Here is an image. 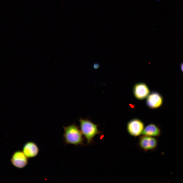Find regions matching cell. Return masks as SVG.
I'll use <instances>...</instances> for the list:
<instances>
[{
    "label": "cell",
    "mask_w": 183,
    "mask_h": 183,
    "mask_svg": "<svg viewBox=\"0 0 183 183\" xmlns=\"http://www.w3.org/2000/svg\"><path fill=\"white\" fill-rule=\"evenodd\" d=\"M180 68L181 71L183 73V62L181 63V64Z\"/></svg>",
    "instance_id": "8fae6325"
},
{
    "label": "cell",
    "mask_w": 183,
    "mask_h": 183,
    "mask_svg": "<svg viewBox=\"0 0 183 183\" xmlns=\"http://www.w3.org/2000/svg\"><path fill=\"white\" fill-rule=\"evenodd\" d=\"M144 128L143 123L137 118H134L127 123V129L128 133L131 136L136 137L141 135Z\"/></svg>",
    "instance_id": "3957f363"
},
{
    "label": "cell",
    "mask_w": 183,
    "mask_h": 183,
    "mask_svg": "<svg viewBox=\"0 0 183 183\" xmlns=\"http://www.w3.org/2000/svg\"><path fill=\"white\" fill-rule=\"evenodd\" d=\"M100 65L98 63H95L94 64L93 67L94 69H97L100 67Z\"/></svg>",
    "instance_id": "30bf717a"
},
{
    "label": "cell",
    "mask_w": 183,
    "mask_h": 183,
    "mask_svg": "<svg viewBox=\"0 0 183 183\" xmlns=\"http://www.w3.org/2000/svg\"><path fill=\"white\" fill-rule=\"evenodd\" d=\"M11 161L15 167L19 169L24 168L28 163V158L23 151L20 150L16 151L13 153Z\"/></svg>",
    "instance_id": "5b68a950"
},
{
    "label": "cell",
    "mask_w": 183,
    "mask_h": 183,
    "mask_svg": "<svg viewBox=\"0 0 183 183\" xmlns=\"http://www.w3.org/2000/svg\"><path fill=\"white\" fill-rule=\"evenodd\" d=\"M163 102L162 97L157 92H152L149 93L147 97L146 104L149 108L151 109L159 107L162 105Z\"/></svg>",
    "instance_id": "8992f818"
},
{
    "label": "cell",
    "mask_w": 183,
    "mask_h": 183,
    "mask_svg": "<svg viewBox=\"0 0 183 183\" xmlns=\"http://www.w3.org/2000/svg\"><path fill=\"white\" fill-rule=\"evenodd\" d=\"M139 144L144 151L152 150L157 148L158 141L154 137L142 135L139 137Z\"/></svg>",
    "instance_id": "277c9868"
},
{
    "label": "cell",
    "mask_w": 183,
    "mask_h": 183,
    "mask_svg": "<svg viewBox=\"0 0 183 183\" xmlns=\"http://www.w3.org/2000/svg\"><path fill=\"white\" fill-rule=\"evenodd\" d=\"M22 150L28 158H32L36 157L38 155L39 149L38 145L35 142L29 141L24 144Z\"/></svg>",
    "instance_id": "ba28073f"
},
{
    "label": "cell",
    "mask_w": 183,
    "mask_h": 183,
    "mask_svg": "<svg viewBox=\"0 0 183 183\" xmlns=\"http://www.w3.org/2000/svg\"><path fill=\"white\" fill-rule=\"evenodd\" d=\"M63 127L64 131L63 135L65 144L84 145V139L82 133L74 123L67 127Z\"/></svg>",
    "instance_id": "6da1fadb"
},
{
    "label": "cell",
    "mask_w": 183,
    "mask_h": 183,
    "mask_svg": "<svg viewBox=\"0 0 183 183\" xmlns=\"http://www.w3.org/2000/svg\"><path fill=\"white\" fill-rule=\"evenodd\" d=\"M79 121L81 131L86 139L87 144H91L94 142V137L102 133L101 131L98 130V125L88 119L80 118Z\"/></svg>",
    "instance_id": "7a4b0ae2"
},
{
    "label": "cell",
    "mask_w": 183,
    "mask_h": 183,
    "mask_svg": "<svg viewBox=\"0 0 183 183\" xmlns=\"http://www.w3.org/2000/svg\"><path fill=\"white\" fill-rule=\"evenodd\" d=\"M133 92L136 98L142 100L147 97L150 93V90L146 84L140 82L135 84L133 88Z\"/></svg>",
    "instance_id": "52a82bcc"
},
{
    "label": "cell",
    "mask_w": 183,
    "mask_h": 183,
    "mask_svg": "<svg viewBox=\"0 0 183 183\" xmlns=\"http://www.w3.org/2000/svg\"><path fill=\"white\" fill-rule=\"evenodd\" d=\"M160 134V129L155 124H150L144 128L141 135L154 137L159 136Z\"/></svg>",
    "instance_id": "9c48e42d"
}]
</instances>
